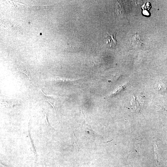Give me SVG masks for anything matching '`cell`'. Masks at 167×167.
Listing matches in <instances>:
<instances>
[{
	"instance_id": "obj_1",
	"label": "cell",
	"mask_w": 167,
	"mask_h": 167,
	"mask_svg": "<svg viewBox=\"0 0 167 167\" xmlns=\"http://www.w3.org/2000/svg\"><path fill=\"white\" fill-rule=\"evenodd\" d=\"M132 47L136 49L141 48L143 44L142 40L137 33H135L132 37L131 41Z\"/></svg>"
},
{
	"instance_id": "obj_2",
	"label": "cell",
	"mask_w": 167,
	"mask_h": 167,
	"mask_svg": "<svg viewBox=\"0 0 167 167\" xmlns=\"http://www.w3.org/2000/svg\"><path fill=\"white\" fill-rule=\"evenodd\" d=\"M106 43L109 44L110 47L115 46L117 44V42L116 39V34H110L107 33Z\"/></svg>"
},
{
	"instance_id": "obj_3",
	"label": "cell",
	"mask_w": 167,
	"mask_h": 167,
	"mask_svg": "<svg viewBox=\"0 0 167 167\" xmlns=\"http://www.w3.org/2000/svg\"><path fill=\"white\" fill-rule=\"evenodd\" d=\"M82 48V47L81 44L78 43H73L68 44L66 49L67 51H71L78 50Z\"/></svg>"
},
{
	"instance_id": "obj_4",
	"label": "cell",
	"mask_w": 167,
	"mask_h": 167,
	"mask_svg": "<svg viewBox=\"0 0 167 167\" xmlns=\"http://www.w3.org/2000/svg\"><path fill=\"white\" fill-rule=\"evenodd\" d=\"M166 85L163 81H160L158 84L157 90L160 92H163L166 91Z\"/></svg>"
},
{
	"instance_id": "obj_5",
	"label": "cell",
	"mask_w": 167,
	"mask_h": 167,
	"mask_svg": "<svg viewBox=\"0 0 167 167\" xmlns=\"http://www.w3.org/2000/svg\"><path fill=\"white\" fill-rule=\"evenodd\" d=\"M20 71L24 73L29 78V79H30V80L31 81V77H30V75H29V73L28 71L26 70V69H24L23 70H22V71Z\"/></svg>"
}]
</instances>
